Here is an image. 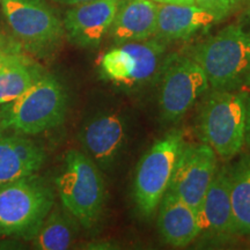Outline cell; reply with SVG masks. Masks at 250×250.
<instances>
[{
	"mask_svg": "<svg viewBox=\"0 0 250 250\" xmlns=\"http://www.w3.org/2000/svg\"><path fill=\"white\" fill-rule=\"evenodd\" d=\"M213 89L233 90L250 79V29L229 24L190 50Z\"/></svg>",
	"mask_w": 250,
	"mask_h": 250,
	"instance_id": "6da1fadb",
	"label": "cell"
},
{
	"mask_svg": "<svg viewBox=\"0 0 250 250\" xmlns=\"http://www.w3.org/2000/svg\"><path fill=\"white\" fill-rule=\"evenodd\" d=\"M67 94L57 78L43 74L13 101L0 105V131L39 134L65 120Z\"/></svg>",
	"mask_w": 250,
	"mask_h": 250,
	"instance_id": "7a4b0ae2",
	"label": "cell"
},
{
	"mask_svg": "<svg viewBox=\"0 0 250 250\" xmlns=\"http://www.w3.org/2000/svg\"><path fill=\"white\" fill-rule=\"evenodd\" d=\"M56 186L62 208L81 226H95L105 203V187L98 165L86 153L70 149Z\"/></svg>",
	"mask_w": 250,
	"mask_h": 250,
	"instance_id": "3957f363",
	"label": "cell"
},
{
	"mask_svg": "<svg viewBox=\"0 0 250 250\" xmlns=\"http://www.w3.org/2000/svg\"><path fill=\"white\" fill-rule=\"evenodd\" d=\"M54 205V192L36 175L2 184L0 235L31 240Z\"/></svg>",
	"mask_w": 250,
	"mask_h": 250,
	"instance_id": "277c9868",
	"label": "cell"
},
{
	"mask_svg": "<svg viewBox=\"0 0 250 250\" xmlns=\"http://www.w3.org/2000/svg\"><path fill=\"white\" fill-rule=\"evenodd\" d=\"M199 133L219 158L230 160L245 145L246 95L213 89L203 102Z\"/></svg>",
	"mask_w": 250,
	"mask_h": 250,
	"instance_id": "5b68a950",
	"label": "cell"
},
{
	"mask_svg": "<svg viewBox=\"0 0 250 250\" xmlns=\"http://www.w3.org/2000/svg\"><path fill=\"white\" fill-rule=\"evenodd\" d=\"M186 145L182 131L173 130L156 140L139 160L133 180V199L144 218L152 217L159 208Z\"/></svg>",
	"mask_w": 250,
	"mask_h": 250,
	"instance_id": "8992f818",
	"label": "cell"
},
{
	"mask_svg": "<svg viewBox=\"0 0 250 250\" xmlns=\"http://www.w3.org/2000/svg\"><path fill=\"white\" fill-rule=\"evenodd\" d=\"M9 29L21 48L39 57L61 44L65 30L55 11L43 0H0Z\"/></svg>",
	"mask_w": 250,
	"mask_h": 250,
	"instance_id": "52a82bcc",
	"label": "cell"
},
{
	"mask_svg": "<svg viewBox=\"0 0 250 250\" xmlns=\"http://www.w3.org/2000/svg\"><path fill=\"white\" fill-rule=\"evenodd\" d=\"M166 48V42L158 37L116 44L100 59V72L116 85H143L162 67Z\"/></svg>",
	"mask_w": 250,
	"mask_h": 250,
	"instance_id": "ba28073f",
	"label": "cell"
},
{
	"mask_svg": "<svg viewBox=\"0 0 250 250\" xmlns=\"http://www.w3.org/2000/svg\"><path fill=\"white\" fill-rule=\"evenodd\" d=\"M159 107L167 122H177L210 87L205 72L190 56L173 55L162 65Z\"/></svg>",
	"mask_w": 250,
	"mask_h": 250,
	"instance_id": "9c48e42d",
	"label": "cell"
},
{
	"mask_svg": "<svg viewBox=\"0 0 250 250\" xmlns=\"http://www.w3.org/2000/svg\"><path fill=\"white\" fill-rule=\"evenodd\" d=\"M217 173V154L208 144L186 145L175 167L168 191L198 212Z\"/></svg>",
	"mask_w": 250,
	"mask_h": 250,
	"instance_id": "30bf717a",
	"label": "cell"
},
{
	"mask_svg": "<svg viewBox=\"0 0 250 250\" xmlns=\"http://www.w3.org/2000/svg\"><path fill=\"white\" fill-rule=\"evenodd\" d=\"M121 0H92L71 6L65 13L62 26L73 44L93 49L109 34Z\"/></svg>",
	"mask_w": 250,
	"mask_h": 250,
	"instance_id": "8fae6325",
	"label": "cell"
},
{
	"mask_svg": "<svg viewBox=\"0 0 250 250\" xmlns=\"http://www.w3.org/2000/svg\"><path fill=\"white\" fill-rule=\"evenodd\" d=\"M79 138L86 154L98 167L108 168L116 161L123 149L126 124L117 112H101L86 122Z\"/></svg>",
	"mask_w": 250,
	"mask_h": 250,
	"instance_id": "7c38bea8",
	"label": "cell"
},
{
	"mask_svg": "<svg viewBox=\"0 0 250 250\" xmlns=\"http://www.w3.org/2000/svg\"><path fill=\"white\" fill-rule=\"evenodd\" d=\"M221 20L196 4H159L155 36L168 41L189 40L198 31L208 29Z\"/></svg>",
	"mask_w": 250,
	"mask_h": 250,
	"instance_id": "4fadbf2b",
	"label": "cell"
},
{
	"mask_svg": "<svg viewBox=\"0 0 250 250\" xmlns=\"http://www.w3.org/2000/svg\"><path fill=\"white\" fill-rule=\"evenodd\" d=\"M44 161V149L35 142L0 131V186L36 175Z\"/></svg>",
	"mask_w": 250,
	"mask_h": 250,
	"instance_id": "5bb4252c",
	"label": "cell"
},
{
	"mask_svg": "<svg viewBox=\"0 0 250 250\" xmlns=\"http://www.w3.org/2000/svg\"><path fill=\"white\" fill-rule=\"evenodd\" d=\"M159 206V232L167 245L184 248L201 235L202 223L199 213L174 193L166 192Z\"/></svg>",
	"mask_w": 250,
	"mask_h": 250,
	"instance_id": "9a60e30c",
	"label": "cell"
},
{
	"mask_svg": "<svg viewBox=\"0 0 250 250\" xmlns=\"http://www.w3.org/2000/svg\"><path fill=\"white\" fill-rule=\"evenodd\" d=\"M156 19L158 2L154 0H121L109 34L115 44L152 39Z\"/></svg>",
	"mask_w": 250,
	"mask_h": 250,
	"instance_id": "2e32d148",
	"label": "cell"
},
{
	"mask_svg": "<svg viewBox=\"0 0 250 250\" xmlns=\"http://www.w3.org/2000/svg\"><path fill=\"white\" fill-rule=\"evenodd\" d=\"M202 233L208 230L218 235H234L230 174L227 167L217 170L198 210Z\"/></svg>",
	"mask_w": 250,
	"mask_h": 250,
	"instance_id": "e0dca14e",
	"label": "cell"
},
{
	"mask_svg": "<svg viewBox=\"0 0 250 250\" xmlns=\"http://www.w3.org/2000/svg\"><path fill=\"white\" fill-rule=\"evenodd\" d=\"M77 220L64 208L52 206L35 235L33 247L40 250H65L77 235Z\"/></svg>",
	"mask_w": 250,
	"mask_h": 250,
	"instance_id": "ac0fdd59",
	"label": "cell"
},
{
	"mask_svg": "<svg viewBox=\"0 0 250 250\" xmlns=\"http://www.w3.org/2000/svg\"><path fill=\"white\" fill-rule=\"evenodd\" d=\"M234 235H250V155L229 169Z\"/></svg>",
	"mask_w": 250,
	"mask_h": 250,
	"instance_id": "d6986e66",
	"label": "cell"
},
{
	"mask_svg": "<svg viewBox=\"0 0 250 250\" xmlns=\"http://www.w3.org/2000/svg\"><path fill=\"white\" fill-rule=\"evenodd\" d=\"M43 74L39 65L29 58L0 70V105L19 98Z\"/></svg>",
	"mask_w": 250,
	"mask_h": 250,
	"instance_id": "ffe728a7",
	"label": "cell"
},
{
	"mask_svg": "<svg viewBox=\"0 0 250 250\" xmlns=\"http://www.w3.org/2000/svg\"><path fill=\"white\" fill-rule=\"evenodd\" d=\"M243 1L245 0H195V4L224 20Z\"/></svg>",
	"mask_w": 250,
	"mask_h": 250,
	"instance_id": "44dd1931",
	"label": "cell"
},
{
	"mask_svg": "<svg viewBox=\"0 0 250 250\" xmlns=\"http://www.w3.org/2000/svg\"><path fill=\"white\" fill-rule=\"evenodd\" d=\"M26 58L28 57L24 56L22 52H17L13 51V50L0 48V70H2V68L9 64H14V62H21Z\"/></svg>",
	"mask_w": 250,
	"mask_h": 250,
	"instance_id": "7402d4cb",
	"label": "cell"
},
{
	"mask_svg": "<svg viewBox=\"0 0 250 250\" xmlns=\"http://www.w3.org/2000/svg\"><path fill=\"white\" fill-rule=\"evenodd\" d=\"M245 144L250 147V96L246 95V130Z\"/></svg>",
	"mask_w": 250,
	"mask_h": 250,
	"instance_id": "603a6c76",
	"label": "cell"
},
{
	"mask_svg": "<svg viewBox=\"0 0 250 250\" xmlns=\"http://www.w3.org/2000/svg\"><path fill=\"white\" fill-rule=\"evenodd\" d=\"M52 1L58 2V4H61V5L74 6V5L83 4V2H87V1H92V0H52Z\"/></svg>",
	"mask_w": 250,
	"mask_h": 250,
	"instance_id": "cb8c5ba5",
	"label": "cell"
},
{
	"mask_svg": "<svg viewBox=\"0 0 250 250\" xmlns=\"http://www.w3.org/2000/svg\"><path fill=\"white\" fill-rule=\"evenodd\" d=\"M159 4H195V0H154Z\"/></svg>",
	"mask_w": 250,
	"mask_h": 250,
	"instance_id": "d4e9b609",
	"label": "cell"
},
{
	"mask_svg": "<svg viewBox=\"0 0 250 250\" xmlns=\"http://www.w3.org/2000/svg\"><path fill=\"white\" fill-rule=\"evenodd\" d=\"M247 2V6H246V11H245V15H243V18H245V22L246 24H243V26H246L247 28H249L250 29V0H245Z\"/></svg>",
	"mask_w": 250,
	"mask_h": 250,
	"instance_id": "484cf974",
	"label": "cell"
}]
</instances>
